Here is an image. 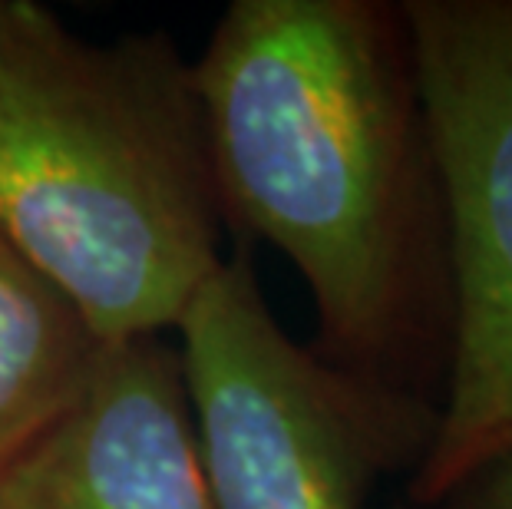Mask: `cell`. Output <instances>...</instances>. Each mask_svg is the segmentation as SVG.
<instances>
[{"mask_svg": "<svg viewBox=\"0 0 512 509\" xmlns=\"http://www.w3.org/2000/svg\"><path fill=\"white\" fill-rule=\"evenodd\" d=\"M195 83L222 219L298 268L311 348L440 414L453 219L403 0H235Z\"/></svg>", "mask_w": 512, "mask_h": 509, "instance_id": "6da1fadb", "label": "cell"}, {"mask_svg": "<svg viewBox=\"0 0 512 509\" xmlns=\"http://www.w3.org/2000/svg\"><path fill=\"white\" fill-rule=\"evenodd\" d=\"M195 60L0 0V232L103 344L166 338L222 265Z\"/></svg>", "mask_w": 512, "mask_h": 509, "instance_id": "7a4b0ae2", "label": "cell"}, {"mask_svg": "<svg viewBox=\"0 0 512 509\" xmlns=\"http://www.w3.org/2000/svg\"><path fill=\"white\" fill-rule=\"evenodd\" d=\"M212 509H364L413 473L437 410L341 371L271 314L245 248L176 324Z\"/></svg>", "mask_w": 512, "mask_h": 509, "instance_id": "3957f363", "label": "cell"}, {"mask_svg": "<svg viewBox=\"0 0 512 509\" xmlns=\"http://www.w3.org/2000/svg\"><path fill=\"white\" fill-rule=\"evenodd\" d=\"M453 219L456 334L407 503L512 450V0H403Z\"/></svg>", "mask_w": 512, "mask_h": 509, "instance_id": "277c9868", "label": "cell"}, {"mask_svg": "<svg viewBox=\"0 0 512 509\" xmlns=\"http://www.w3.org/2000/svg\"><path fill=\"white\" fill-rule=\"evenodd\" d=\"M0 509H212L176 344H106L80 394L0 470Z\"/></svg>", "mask_w": 512, "mask_h": 509, "instance_id": "5b68a950", "label": "cell"}, {"mask_svg": "<svg viewBox=\"0 0 512 509\" xmlns=\"http://www.w3.org/2000/svg\"><path fill=\"white\" fill-rule=\"evenodd\" d=\"M103 348L0 232V470L80 394Z\"/></svg>", "mask_w": 512, "mask_h": 509, "instance_id": "8992f818", "label": "cell"}, {"mask_svg": "<svg viewBox=\"0 0 512 509\" xmlns=\"http://www.w3.org/2000/svg\"><path fill=\"white\" fill-rule=\"evenodd\" d=\"M394 509H512V450L493 457L430 503L400 500Z\"/></svg>", "mask_w": 512, "mask_h": 509, "instance_id": "52a82bcc", "label": "cell"}]
</instances>
